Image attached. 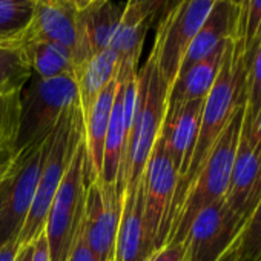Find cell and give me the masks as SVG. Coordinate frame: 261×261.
<instances>
[{
  "label": "cell",
  "instance_id": "ffe728a7",
  "mask_svg": "<svg viewBox=\"0 0 261 261\" xmlns=\"http://www.w3.org/2000/svg\"><path fill=\"white\" fill-rule=\"evenodd\" d=\"M118 68V56L108 48L94 54L85 65H82L75 71L74 79L79 91V106L82 112V120L88 117L100 92L117 77Z\"/></svg>",
  "mask_w": 261,
  "mask_h": 261
},
{
  "label": "cell",
  "instance_id": "44dd1931",
  "mask_svg": "<svg viewBox=\"0 0 261 261\" xmlns=\"http://www.w3.org/2000/svg\"><path fill=\"white\" fill-rule=\"evenodd\" d=\"M17 46L25 62L34 75L42 79L54 77H74V62L71 51L60 43L33 40V42H8Z\"/></svg>",
  "mask_w": 261,
  "mask_h": 261
},
{
  "label": "cell",
  "instance_id": "ab89813d",
  "mask_svg": "<svg viewBox=\"0 0 261 261\" xmlns=\"http://www.w3.org/2000/svg\"><path fill=\"white\" fill-rule=\"evenodd\" d=\"M71 2L75 5V8L79 10V11H83V10H86L89 5H92L95 0H71Z\"/></svg>",
  "mask_w": 261,
  "mask_h": 261
},
{
  "label": "cell",
  "instance_id": "d6a6232c",
  "mask_svg": "<svg viewBox=\"0 0 261 261\" xmlns=\"http://www.w3.org/2000/svg\"><path fill=\"white\" fill-rule=\"evenodd\" d=\"M16 154H17L16 148L0 140V181H2L7 177V174L10 172L13 162L16 159Z\"/></svg>",
  "mask_w": 261,
  "mask_h": 261
},
{
  "label": "cell",
  "instance_id": "836d02e7",
  "mask_svg": "<svg viewBox=\"0 0 261 261\" xmlns=\"http://www.w3.org/2000/svg\"><path fill=\"white\" fill-rule=\"evenodd\" d=\"M31 261H51L49 256V244L45 230L33 241V253Z\"/></svg>",
  "mask_w": 261,
  "mask_h": 261
},
{
  "label": "cell",
  "instance_id": "5b68a950",
  "mask_svg": "<svg viewBox=\"0 0 261 261\" xmlns=\"http://www.w3.org/2000/svg\"><path fill=\"white\" fill-rule=\"evenodd\" d=\"M74 103H79V91L74 77L42 79L31 75L22 91L20 126L16 149L43 143L54 130L60 115Z\"/></svg>",
  "mask_w": 261,
  "mask_h": 261
},
{
  "label": "cell",
  "instance_id": "8fae6325",
  "mask_svg": "<svg viewBox=\"0 0 261 261\" xmlns=\"http://www.w3.org/2000/svg\"><path fill=\"white\" fill-rule=\"evenodd\" d=\"M226 206L224 198L203 207L192 220L183 240V261H218L243 227Z\"/></svg>",
  "mask_w": 261,
  "mask_h": 261
},
{
  "label": "cell",
  "instance_id": "ee69618b",
  "mask_svg": "<svg viewBox=\"0 0 261 261\" xmlns=\"http://www.w3.org/2000/svg\"><path fill=\"white\" fill-rule=\"evenodd\" d=\"M112 261H114V259H112Z\"/></svg>",
  "mask_w": 261,
  "mask_h": 261
},
{
  "label": "cell",
  "instance_id": "d4e9b609",
  "mask_svg": "<svg viewBox=\"0 0 261 261\" xmlns=\"http://www.w3.org/2000/svg\"><path fill=\"white\" fill-rule=\"evenodd\" d=\"M31 75L22 51L8 42H0V92H22Z\"/></svg>",
  "mask_w": 261,
  "mask_h": 261
},
{
  "label": "cell",
  "instance_id": "d590c367",
  "mask_svg": "<svg viewBox=\"0 0 261 261\" xmlns=\"http://www.w3.org/2000/svg\"><path fill=\"white\" fill-rule=\"evenodd\" d=\"M19 246L17 241L13 240L10 243H7L5 246L0 247V261H16L17 252H19Z\"/></svg>",
  "mask_w": 261,
  "mask_h": 261
},
{
  "label": "cell",
  "instance_id": "7bdbcfd3",
  "mask_svg": "<svg viewBox=\"0 0 261 261\" xmlns=\"http://www.w3.org/2000/svg\"><path fill=\"white\" fill-rule=\"evenodd\" d=\"M0 183H2V181H0Z\"/></svg>",
  "mask_w": 261,
  "mask_h": 261
},
{
  "label": "cell",
  "instance_id": "4fadbf2b",
  "mask_svg": "<svg viewBox=\"0 0 261 261\" xmlns=\"http://www.w3.org/2000/svg\"><path fill=\"white\" fill-rule=\"evenodd\" d=\"M79 13L71 0H36L31 23L11 42H56L71 51L74 62L79 40Z\"/></svg>",
  "mask_w": 261,
  "mask_h": 261
},
{
  "label": "cell",
  "instance_id": "f1b7e54d",
  "mask_svg": "<svg viewBox=\"0 0 261 261\" xmlns=\"http://www.w3.org/2000/svg\"><path fill=\"white\" fill-rule=\"evenodd\" d=\"M261 31V0H243L240 8V22L237 42L241 43L244 54L250 49L252 43Z\"/></svg>",
  "mask_w": 261,
  "mask_h": 261
},
{
  "label": "cell",
  "instance_id": "8992f818",
  "mask_svg": "<svg viewBox=\"0 0 261 261\" xmlns=\"http://www.w3.org/2000/svg\"><path fill=\"white\" fill-rule=\"evenodd\" d=\"M88 185V162L82 139L46 218L45 233L49 244L51 261H66L68 258L83 218Z\"/></svg>",
  "mask_w": 261,
  "mask_h": 261
},
{
  "label": "cell",
  "instance_id": "5bb4252c",
  "mask_svg": "<svg viewBox=\"0 0 261 261\" xmlns=\"http://www.w3.org/2000/svg\"><path fill=\"white\" fill-rule=\"evenodd\" d=\"M123 11L124 4H117L114 0H95L79 13V40L74 54L75 71L94 54L109 48Z\"/></svg>",
  "mask_w": 261,
  "mask_h": 261
},
{
  "label": "cell",
  "instance_id": "484cf974",
  "mask_svg": "<svg viewBox=\"0 0 261 261\" xmlns=\"http://www.w3.org/2000/svg\"><path fill=\"white\" fill-rule=\"evenodd\" d=\"M36 0H0V42L17 39L31 23Z\"/></svg>",
  "mask_w": 261,
  "mask_h": 261
},
{
  "label": "cell",
  "instance_id": "ac0fdd59",
  "mask_svg": "<svg viewBox=\"0 0 261 261\" xmlns=\"http://www.w3.org/2000/svg\"><path fill=\"white\" fill-rule=\"evenodd\" d=\"M118 80L117 77L100 92L88 117L83 120V143L88 162V180H100L105 140L109 126L111 111L117 94Z\"/></svg>",
  "mask_w": 261,
  "mask_h": 261
},
{
  "label": "cell",
  "instance_id": "9a60e30c",
  "mask_svg": "<svg viewBox=\"0 0 261 261\" xmlns=\"http://www.w3.org/2000/svg\"><path fill=\"white\" fill-rule=\"evenodd\" d=\"M154 250V243L145 221L143 189L140 181L137 189L124 192L123 195L114 261H146Z\"/></svg>",
  "mask_w": 261,
  "mask_h": 261
},
{
  "label": "cell",
  "instance_id": "7c38bea8",
  "mask_svg": "<svg viewBox=\"0 0 261 261\" xmlns=\"http://www.w3.org/2000/svg\"><path fill=\"white\" fill-rule=\"evenodd\" d=\"M261 197V166L247 129L241 127L224 203L243 223Z\"/></svg>",
  "mask_w": 261,
  "mask_h": 261
},
{
  "label": "cell",
  "instance_id": "2e32d148",
  "mask_svg": "<svg viewBox=\"0 0 261 261\" xmlns=\"http://www.w3.org/2000/svg\"><path fill=\"white\" fill-rule=\"evenodd\" d=\"M203 103L204 100H192L172 111H166L160 137L178 169V180L186 174L195 148Z\"/></svg>",
  "mask_w": 261,
  "mask_h": 261
},
{
  "label": "cell",
  "instance_id": "4316f807",
  "mask_svg": "<svg viewBox=\"0 0 261 261\" xmlns=\"http://www.w3.org/2000/svg\"><path fill=\"white\" fill-rule=\"evenodd\" d=\"M238 261H261V197L238 233Z\"/></svg>",
  "mask_w": 261,
  "mask_h": 261
},
{
  "label": "cell",
  "instance_id": "60d3db41",
  "mask_svg": "<svg viewBox=\"0 0 261 261\" xmlns=\"http://www.w3.org/2000/svg\"><path fill=\"white\" fill-rule=\"evenodd\" d=\"M226 2H230L232 5H237V7H240V8H241V5H243V0H226Z\"/></svg>",
  "mask_w": 261,
  "mask_h": 261
},
{
  "label": "cell",
  "instance_id": "7a4b0ae2",
  "mask_svg": "<svg viewBox=\"0 0 261 261\" xmlns=\"http://www.w3.org/2000/svg\"><path fill=\"white\" fill-rule=\"evenodd\" d=\"M137 86L134 123L117 180V192L121 198L124 192L139 188L166 117L169 88L159 69L152 51L143 68L137 72Z\"/></svg>",
  "mask_w": 261,
  "mask_h": 261
},
{
  "label": "cell",
  "instance_id": "f546056e",
  "mask_svg": "<svg viewBox=\"0 0 261 261\" xmlns=\"http://www.w3.org/2000/svg\"><path fill=\"white\" fill-rule=\"evenodd\" d=\"M163 2L165 0H126L124 7L130 11L140 13L152 27V25H157Z\"/></svg>",
  "mask_w": 261,
  "mask_h": 261
},
{
  "label": "cell",
  "instance_id": "cb8c5ba5",
  "mask_svg": "<svg viewBox=\"0 0 261 261\" xmlns=\"http://www.w3.org/2000/svg\"><path fill=\"white\" fill-rule=\"evenodd\" d=\"M244 118L243 126L252 130L261 114V33L244 54Z\"/></svg>",
  "mask_w": 261,
  "mask_h": 261
},
{
  "label": "cell",
  "instance_id": "74e56055",
  "mask_svg": "<svg viewBox=\"0 0 261 261\" xmlns=\"http://www.w3.org/2000/svg\"><path fill=\"white\" fill-rule=\"evenodd\" d=\"M181 2V0H165L163 2V7H162V11H160V14H159V20H157V25H159V22L163 19V17H166L178 4Z\"/></svg>",
  "mask_w": 261,
  "mask_h": 261
},
{
  "label": "cell",
  "instance_id": "f35d334b",
  "mask_svg": "<svg viewBox=\"0 0 261 261\" xmlns=\"http://www.w3.org/2000/svg\"><path fill=\"white\" fill-rule=\"evenodd\" d=\"M31 253H33V243L19 249L16 261H31Z\"/></svg>",
  "mask_w": 261,
  "mask_h": 261
},
{
  "label": "cell",
  "instance_id": "3957f363",
  "mask_svg": "<svg viewBox=\"0 0 261 261\" xmlns=\"http://www.w3.org/2000/svg\"><path fill=\"white\" fill-rule=\"evenodd\" d=\"M83 139V120L79 103L69 106L59 118L48 140L36 195L28 217L17 237V246L31 244L43 230L54 197L68 171L72 155Z\"/></svg>",
  "mask_w": 261,
  "mask_h": 261
},
{
  "label": "cell",
  "instance_id": "e575fe53",
  "mask_svg": "<svg viewBox=\"0 0 261 261\" xmlns=\"http://www.w3.org/2000/svg\"><path fill=\"white\" fill-rule=\"evenodd\" d=\"M250 137H252V143H253V148H255V152H256V157H258V162H259V166H261V114L256 118V121H255V124H253V127L250 130Z\"/></svg>",
  "mask_w": 261,
  "mask_h": 261
},
{
  "label": "cell",
  "instance_id": "52a82bcc",
  "mask_svg": "<svg viewBox=\"0 0 261 261\" xmlns=\"http://www.w3.org/2000/svg\"><path fill=\"white\" fill-rule=\"evenodd\" d=\"M49 137L17 151L13 166L0 183V247L16 240L31 209Z\"/></svg>",
  "mask_w": 261,
  "mask_h": 261
},
{
  "label": "cell",
  "instance_id": "7402d4cb",
  "mask_svg": "<svg viewBox=\"0 0 261 261\" xmlns=\"http://www.w3.org/2000/svg\"><path fill=\"white\" fill-rule=\"evenodd\" d=\"M124 148H126V129H124V118H123V88L118 80L117 94H115V100L112 105L109 126H108L106 140H105L103 163H101V172H100L101 183L117 186Z\"/></svg>",
  "mask_w": 261,
  "mask_h": 261
},
{
  "label": "cell",
  "instance_id": "603a6c76",
  "mask_svg": "<svg viewBox=\"0 0 261 261\" xmlns=\"http://www.w3.org/2000/svg\"><path fill=\"white\" fill-rule=\"evenodd\" d=\"M149 28H151L149 22L140 13L126 10L124 7L123 17L115 30L109 49H112L118 56L120 62L123 60L139 62L143 49L145 37Z\"/></svg>",
  "mask_w": 261,
  "mask_h": 261
},
{
  "label": "cell",
  "instance_id": "8d00e7d4",
  "mask_svg": "<svg viewBox=\"0 0 261 261\" xmlns=\"http://www.w3.org/2000/svg\"><path fill=\"white\" fill-rule=\"evenodd\" d=\"M218 261H238V235L235 241L227 247V250L218 258Z\"/></svg>",
  "mask_w": 261,
  "mask_h": 261
},
{
  "label": "cell",
  "instance_id": "d6986e66",
  "mask_svg": "<svg viewBox=\"0 0 261 261\" xmlns=\"http://www.w3.org/2000/svg\"><path fill=\"white\" fill-rule=\"evenodd\" d=\"M229 40L221 43L206 59L200 60L198 63L191 66L186 72L178 75V79L169 89L166 111H172V109L181 106L183 103H188L192 100H204L206 98V95L209 94V91L214 86L215 79L220 72Z\"/></svg>",
  "mask_w": 261,
  "mask_h": 261
},
{
  "label": "cell",
  "instance_id": "30bf717a",
  "mask_svg": "<svg viewBox=\"0 0 261 261\" xmlns=\"http://www.w3.org/2000/svg\"><path fill=\"white\" fill-rule=\"evenodd\" d=\"M121 207L123 198L115 185H105L100 180L88 185L82 226L97 261L114 259Z\"/></svg>",
  "mask_w": 261,
  "mask_h": 261
},
{
  "label": "cell",
  "instance_id": "ba28073f",
  "mask_svg": "<svg viewBox=\"0 0 261 261\" xmlns=\"http://www.w3.org/2000/svg\"><path fill=\"white\" fill-rule=\"evenodd\" d=\"M215 2L217 0H181L159 22L152 53L169 89L178 77L181 62L191 42Z\"/></svg>",
  "mask_w": 261,
  "mask_h": 261
},
{
  "label": "cell",
  "instance_id": "277c9868",
  "mask_svg": "<svg viewBox=\"0 0 261 261\" xmlns=\"http://www.w3.org/2000/svg\"><path fill=\"white\" fill-rule=\"evenodd\" d=\"M244 118V105L237 109L223 134L214 145L198 175L189 186L169 229L168 243H183L188 229L197 214L226 197L230 172Z\"/></svg>",
  "mask_w": 261,
  "mask_h": 261
},
{
  "label": "cell",
  "instance_id": "1f68e13d",
  "mask_svg": "<svg viewBox=\"0 0 261 261\" xmlns=\"http://www.w3.org/2000/svg\"><path fill=\"white\" fill-rule=\"evenodd\" d=\"M185 244L183 243H168L160 249L154 250L146 261H183Z\"/></svg>",
  "mask_w": 261,
  "mask_h": 261
},
{
  "label": "cell",
  "instance_id": "4dcf8cb0",
  "mask_svg": "<svg viewBox=\"0 0 261 261\" xmlns=\"http://www.w3.org/2000/svg\"><path fill=\"white\" fill-rule=\"evenodd\" d=\"M66 261H97L94 253L89 249V244L86 241L82 223L77 229V233H75V238H74V243L71 246V250L68 253Z\"/></svg>",
  "mask_w": 261,
  "mask_h": 261
},
{
  "label": "cell",
  "instance_id": "9c48e42d",
  "mask_svg": "<svg viewBox=\"0 0 261 261\" xmlns=\"http://www.w3.org/2000/svg\"><path fill=\"white\" fill-rule=\"evenodd\" d=\"M177 185L178 169L159 137L142 177L145 221L155 250L168 241Z\"/></svg>",
  "mask_w": 261,
  "mask_h": 261
},
{
  "label": "cell",
  "instance_id": "6da1fadb",
  "mask_svg": "<svg viewBox=\"0 0 261 261\" xmlns=\"http://www.w3.org/2000/svg\"><path fill=\"white\" fill-rule=\"evenodd\" d=\"M244 75H246V68H244L243 46L235 39H230L226 48V54L220 72L203 103L195 148L188 171L178 180L177 185L171 224L189 186L192 185L200 169L203 168L214 145L223 134V130L232 120L237 109L244 105Z\"/></svg>",
  "mask_w": 261,
  "mask_h": 261
},
{
  "label": "cell",
  "instance_id": "b9f144b4",
  "mask_svg": "<svg viewBox=\"0 0 261 261\" xmlns=\"http://www.w3.org/2000/svg\"><path fill=\"white\" fill-rule=\"evenodd\" d=\"M259 33H261V31H259ZM258 36H259V34H258Z\"/></svg>",
  "mask_w": 261,
  "mask_h": 261
},
{
  "label": "cell",
  "instance_id": "83f0119b",
  "mask_svg": "<svg viewBox=\"0 0 261 261\" xmlns=\"http://www.w3.org/2000/svg\"><path fill=\"white\" fill-rule=\"evenodd\" d=\"M22 92H0V140L16 148L20 126ZM17 151V149H16Z\"/></svg>",
  "mask_w": 261,
  "mask_h": 261
},
{
  "label": "cell",
  "instance_id": "e0dca14e",
  "mask_svg": "<svg viewBox=\"0 0 261 261\" xmlns=\"http://www.w3.org/2000/svg\"><path fill=\"white\" fill-rule=\"evenodd\" d=\"M240 22V7L226 0H217L209 16L191 42L180 66L178 75L186 72L191 66L206 59L221 43L229 39H237ZM178 79V77H177Z\"/></svg>",
  "mask_w": 261,
  "mask_h": 261
}]
</instances>
